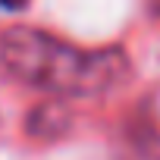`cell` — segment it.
Wrapping results in <instances>:
<instances>
[{"instance_id": "6da1fadb", "label": "cell", "mask_w": 160, "mask_h": 160, "mask_svg": "<svg viewBox=\"0 0 160 160\" xmlns=\"http://www.w3.org/2000/svg\"><path fill=\"white\" fill-rule=\"evenodd\" d=\"M0 63L22 85L53 98H98L129 75L119 47H78L28 25L0 35Z\"/></svg>"}, {"instance_id": "7a4b0ae2", "label": "cell", "mask_w": 160, "mask_h": 160, "mask_svg": "<svg viewBox=\"0 0 160 160\" xmlns=\"http://www.w3.org/2000/svg\"><path fill=\"white\" fill-rule=\"evenodd\" d=\"M66 126H69V113L60 104H41L28 116V132L38 138H57L66 132Z\"/></svg>"}, {"instance_id": "3957f363", "label": "cell", "mask_w": 160, "mask_h": 160, "mask_svg": "<svg viewBox=\"0 0 160 160\" xmlns=\"http://www.w3.org/2000/svg\"><path fill=\"white\" fill-rule=\"evenodd\" d=\"M0 3H3V7H10V10H19L25 0H0Z\"/></svg>"}, {"instance_id": "277c9868", "label": "cell", "mask_w": 160, "mask_h": 160, "mask_svg": "<svg viewBox=\"0 0 160 160\" xmlns=\"http://www.w3.org/2000/svg\"><path fill=\"white\" fill-rule=\"evenodd\" d=\"M151 10H154V16H160V0H151Z\"/></svg>"}]
</instances>
